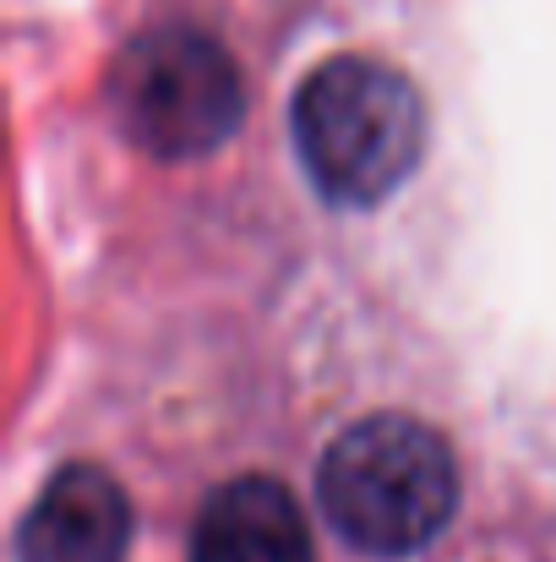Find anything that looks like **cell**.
<instances>
[{
	"label": "cell",
	"instance_id": "3",
	"mask_svg": "<svg viewBox=\"0 0 556 562\" xmlns=\"http://www.w3.org/2000/svg\"><path fill=\"white\" fill-rule=\"evenodd\" d=\"M110 115L126 143L154 159H202L235 137L246 88L224 44L196 27H154L132 38L110 71Z\"/></svg>",
	"mask_w": 556,
	"mask_h": 562
},
{
	"label": "cell",
	"instance_id": "5",
	"mask_svg": "<svg viewBox=\"0 0 556 562\" xmlns=\"http://www.w3.org/2000/svg\"><path fill=\"white\" fill-rule=\"evenodd\" d=\"M191 562H311L295 492L273 475L224 481L191 525Z\"/></svg>",
	"mask_w": 556,
	"mask_h": 562
},
{
	"label": "cell",
	"instance_id": "1",
	"mask_svg": "<svg viewBox=\"0 0 556 562\" xmlns=\"http://www.w3.org/2000/svg\"><path fill=\"white\" fill-rule=\"evenodd\" d=\"M317 503L355 552L415 558L447 530L458 508L453 448L415 415H366L322 453Z\"/></svg>",
	"mask_w": 556,
	"mask_h": 562
},
{
	"label": "cell",
	"instance_id": "2",
	"mask_svg": "<svg viewBox=\"0 0 556 562\" xmlns=\"http://www.w3.org/2000/svg\"><path fill=\"white\" fill-rule=\"evenodd\" d=\"M290 126L311 187L339 207L382 202L425 154V104L415 82L366 55L322 60L300 82Z\"/></svg>",
	"mask_w": 556,
	"mask_h": 562
},
{
	"label": "cell",
	"instance_id": "4",
	"mask_svg": "<svg viewBox=\"0 0 556 562\" xmlns=\"http://www.w3.org/2000/svg\"><path fill=\"white\" fill-rule=\"evenodd\" d=\"M132 547V503L99 464H66L44 481L16 525L22 562H121Z\"/></svg>",
	"mask_w": 556,
	"mask_h": 562
}]
</instances>
